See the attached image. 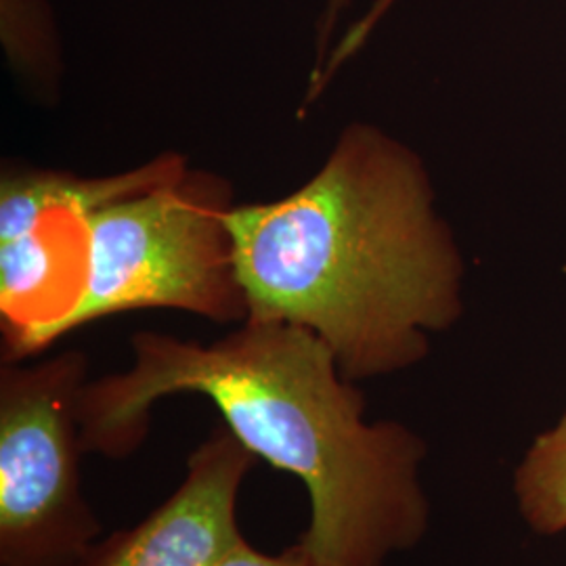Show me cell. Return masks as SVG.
Here are the masks:
<instances>
[{"mask_svg": "<svg viewBox=\"0 0 566 566\" xmlns=\"http://www.w3.org/2000/svg\"><path fill=\"white\" fill-rule=\"evenodd\" d=\"M256 455L217 426L187 460L179 489L139 525L97 539L76 566H219L245 539L238 500Z\"/></svg>", "mask_w": 566, "mask_h": 566, "instance_id": "6", "label": "cell"}, {"mask_svg": "<svg viewBox=\"0 0 566 566\" xmlns=\"http://www.w3.org/2000/svg\"><path fill=\"white\" fill-rule=\"evenodd\" d=\"M219 566H313L296 546L283 549L282 554H264L261 549L252 546L248 539H242L233 547L223 563Z\"/></svg>", "mask_w": 566, "mask_h": 566, "instance_id": "10", "label": "cell"}, {"mask_svg": "<svg viewBox=\"0 0 566 566\" xmlns=\"http://www.w3.org/2000/svg\"><path fill=\"white\" fill-rule=\"evenodd\" d=\"M130 350L128 369L82 386L84 453H135L154 405L196 395L256 458L303 483L311 514L294 546L311 565L385 566L424 539V441L401 422H369L357 382L308 329L243 319L210 344L139 332Z\"/></svg>", "mask_w": 566, "mask_h": 566, "instance_id": "1", "label": "cell"}, {"mask_svg": "<svg viewBox=\"0 0 566 566\" xmlns=\"http://www.w3.org/2000/svg\"><path fill=\"white\" fill-rule=\"evenodd\" d=\"M563 273H565V275H566V263H565V266H563Z\"/></svg>", "mask_w": 566, "mask_h": 566, "instance_id": "11", "label": "cell"}, {"mask_svg": "<svg viewBox=\"0 0 566 566\" xmlns=\"http://www.w3.org/2000/svg\"><path fill=\"white\" fill-rule=\"evenodd\" d=\"M233 206L227 179L187 168L172 181L95 210L86 227L81 298L57 340L143 308L242 324L248 308L229 231Z\"/></svg>", "mask_w": 566, "mask_h": 566, "instance_id": "3", "label": "cell"}, {"mask_svg": "<svg viewBox=\"0 0 566 566\" xmlns=\"http://www.w3.org/2000/svg\"><path fill=\"white\" fill-rule=\"evenodd\" d=\"M86 359L65 350L0 365V566H76L102 525L82 493L78 397Z\"/></svg>", "mask_w": 566, "mask_h": 566, "instance_id": "4", "label": "cell"}, {"mask_svg": "<svg viewBox=\"0 0 566 566\" xmlns=\"http://www.w3.org/2000/svg\"><path fill=\"white\" fill-rule=\"evenodd\" d=\"M514 495L535 533L566 531V413L526 449L514 472Z\"/></svg>", "mask_w": 566, "mask_h": 566, "instance_id": "7", "label": "cell"}, {"mask_svg": "<svg viewBox=\"0 0 566 566\" xmlns=\"http://www.w3.org/2000/svg\"><path fill=\"white\" fill-rule=\"evenodd\" d=\"M0 41L11 67L36 86L61 78V42L49 0H0Z\"/></svg>", "mask_w": 566, "mask_h": 566, "instance_id": "8", "label": "cell"}, {"mask_svg": "<svg viewBox=\"0 0 566 566\" xmlns=\"http://www.w3.org/2000/svg\"><path fill=\"white\" fill-rule=\"evenodd\" d=\"M248 317L324 340L353 382L420 364L464 315L465 263L424 160L380 126L343 128L287 196L233 206Z\"/></svg>", "mask_w": 566, "mask_h": 566, "instance_id": "2", "label": "cell"}, {"mask_svg": "<svg viewBox=\"0 0 566 566\" xmlns=\"http://www.w3.org/2000/svg\"><path fill=\"white\" fill-rule=\"evenodd\" d=\"M397 0H325L317 23V60L304 103L315 102L336 72L350 60Z\"/></svg>", "mask_w": 566, "mask_h": 566, "instance_id": "9", "label": "cell"}, {"mask_svg": "<svg viewBox=\"0 0 566 566\" xmlns=\"http://www.w3.org/2000/svg\"><path fill=\"white\" fill-rule=\"evenodd\" d=\"M163 154L109 177L11 166L0 179L2 359L25 361L57 343L84 283L86 227L95 210L145 193L187 170Z\"/></svg>", "mask_w": 566, "mask_h": 566, "instance_id": "5", "label": "cell"}]
</instances>
